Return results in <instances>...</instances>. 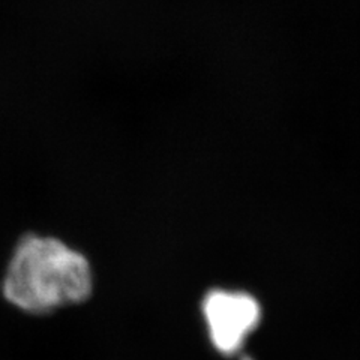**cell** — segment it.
Returning <instances> with one entry per match:
<instances>
[{"label": "cell", "mask_w": 360, "mask_h": 360, "mask_svg": "<svg viewBox=\"0 0 360 360\" xmlns=\"http://www.w3.org/2000/svg\"><path fill=\"white\" fill-rule=\"evenodd\" d=\"M4 296L29 314H49L92 295L87 258L59 239L29 234L17 245L4 279Z\"/></svg>", "instance_id": "obj_1"}, {"label": "cell", "mask_w": 360, "mask_h": 360, "mask_svg": "<svg viewBox=\"0 0 360 360\" xmlns=\"http://www.w3.org/2000/svg\"><path fill=\"white\" fill-rule=\"evenodd\" d=\"M202 314L213 347L233 356L260 323L262 307L250 292L217 288L206 295Z\"/></svg>", "instance_id": "obj_2"}]
</instances>
